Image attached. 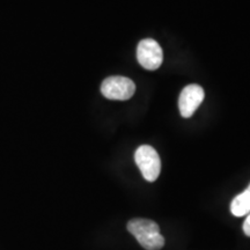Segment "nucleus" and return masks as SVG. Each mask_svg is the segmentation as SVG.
Returning <instances> with one entry per match:
<instances>
[{
	"label": "nucleus",
	"instance_id": "nucleus-1",
	"mask_svg": "<svg viewBox=\"0 0 250 250\" xmlns=\"http://www.w3.org/2000/svg\"><path fill=\"white\" fill-rule=\"evenodd\" d=\"M127 230L136 237L139 245L146 250H160L165 246V237L158 224L149 219L136 218L127 223Z\"/></svg>",
	"mask_w": 250,
	"mask_h": 250
},
{
	"label": "nucleus",
	"instance_id": "nucleus-2",
	"mask_svg": "<svg viewBox=\"0 0 250 250\" xmlns=\"http://www.w3.org/2000/svg\"><path fill=\"white\" fill-rule=\"evenodd\" d=\"M134 161L146 181L154 182L158 179L161 171V160L158 152L152 146H139L134 153Z\"/></svg>",
	"mask_w": 250,
	"mask_h": 250
},
{
	"label": "nucleus",
	"instance_id": "nucleus-3",
	"mask_svg": "<svg viewBox=\"0 0 250 250\" xmlns=\"http://www.w3.org/2000/svg\"><path fill=\"white\" fill-rule=\"evenodd\" d=\"M136 92V85L129 78L114 76L103 80L101 93L105 99L126 101L131 99Z\"/></svg>",
	"mask_w": 250,
	"mask_h": 250
},
{
	"label": "nucleus",
	"instance_id": "nucleus-4",
	"mask_svg": "<svg viewBox=\"0 0 250 250\" xmlns=\"http://www.w3.org/2000/svg\"><path fill=\"white\" fill-rule=\"evenodd\" d=\"M137 59L144 68L148 71H155L162 65L164 52L156 41L145 39L140 41L137 46Z\"/></svg>",
	"mask_w": 250,
	"mask_h": 250
},
{
	"label": "nucleus",
	"instance_id": "nucleus-5",
	"mask_svg": "<svg viewBox=\"0 0 250 250\" xmlns=\"http://www.w3.org/2000/svg\"><path fill=\"white\" fill-rule=\"evenodd\" d=\"M204 98L205 93L202 86L191 83V85L184 87L179 99V108L182 117H191L195 114L197 108L204 101Z\"/></svg>",
	"mask_w": 250,
	"mask_h": 250
},
{
	"label": "nucleus",
	"instance_id": "nucleus-6",
	"mask_svg": "<svg viewBox=\"0 0 250 250\" xmlns=\"http://www.w3.org/2000/svg\"><path fill=\"white\" fill-rule=\"evenodd\" d=\"M230 212L235 217H243L250 213V184L230 203Z\"/></svg>",
	"mask_w": 250,
	"mask_h": 250
},
{
	"label": "nucleus",
	"instance_id": "nucleus-7",
	"mask_svg": "<svg viewBox=\"0 0 250 250\" xmlns=\"http://www.w3.org/2000/svg\"><path fill=\"white\" fill-rule=\"evenodd\" d=\"M243 232L247 236H250V213L247 217L245 224H243Z\"/></svg>",
	"mask_w": 250,
	"mask_h": 250
}]
</instances>
